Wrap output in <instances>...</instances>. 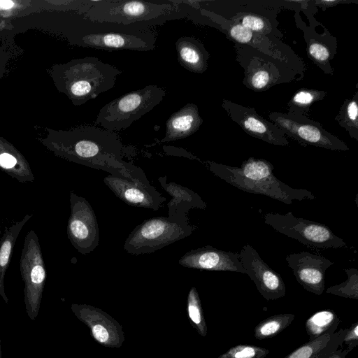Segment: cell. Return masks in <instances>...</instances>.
<instances>
[{"label":"cell","mask_w":358,"mask_h":358,"mask_svg":"<svg viewBox=\"0 0 358 358\" xmlns=\"http://www.w3.org/2000/svg\"><path fill=\"white\" fill-rule=\"evenodd\" d=\"M189 12L185 1L92 0L83 13L93 21L148 30L167 21L188 18Z\"/></svg>","instance_id":"cell-1"},{"label":"cell","mask_w":358,"mask_h":358,"mask_svg":"<svg viewBox=\"0 0 358 358\" xmlns=\"http://www.w3.org/2000/svg\"><path fill=\"white\" fill-rule=\"evenodd\" d=\"M209 170L217 177L243 191L259 194L285 204L294 200H313L315 195L309 190L294 188L278 180L273 173V164L264 159L250 157L241 166H231L207 162Z\"/></svg>","instance_id":"cell-2"},{"label":"cell","mask_w":358,"mask_h":358,"mask_svg":"<svg viewBox=\"0 0 358 358\" xmlns=\"http://www.w3.org/2000/svg\"><path fill=\"white\" fill-rule=\"evenodd\" d=\"M64 152L69 160L108 173L124 168V145L115 131L85 126L76 131Z\"/></svg>","instance_id":"cell-3"},{"label":"cell","mask_w":358,"mask_h":358,"mask_svg":"<svg viewBox=\"0 0 358 358\" xmlns=\"http://www.w3.org/2000/svg\"><path fill=\"white\" fill-rule=\"evenodd\" d=\"M78 45L105 50L151 51L157 36L151 29L91 20L84 15L76 31Z\"/></svg>","instance_id":"cell-4"},{"label":"cell","mask_w":358,"mask_h":358,"mask_svg":"<svg viewBox=\"0 0 358 358\" xmlns=\"http://www.w3.org/2000/svg\"><path fill=\"white\" fill-rule=\"evenodd\" d=\"M195 229L187 214L151 217L136 226L123 248L127 253L134 255L152 253L189 236Z\"/></svg>","instance_id":"cell-5"},{"label":"cell","mask_w":358,"mask_h":358,"mask_svg":"<svg viewBox=\"0 0 358 358\" xmlns=\"http://www.w3.org/2000/svg\"><path fill=\"white\" fill-rule=\"evenodd\" d=\"M165 96L166 90L156 85L129 92L104 105L95 122L110 131L126 129L161 103Z\"/></svg>","instance_id":"cell-6"},{"label":"cell","mask_w":358,"mask_h":358,"mask_svg":"<svg viewBox=\"0 0 358 358\" xmlns=\"http://www.w3.org/2000/svg\"><path fill=\"white\" fill-rule=\"evenodd\" d=\"M103 182L117 198L131 206L158 210L166 201V197L150 185L143 170L131 163L109 172Z\"/></svg>","instance_id":"cell-7"},{"label":"cell","mask_w":358,"mask_h":358,"mask_svg":"<svg viewBox=\"0 0 358 358\" xmlns=\"http://www.w3.org/2000/svg\"><path fill=\"white\" fill-rule=\"evenodd\" d=\"M69 92L76 104L94 99L114 87L122 71L96 57H86L72 65Z\"/></svg>","instance_id":"cell-8"},{"label":"cell","mask_w":358,"mask_h":358,"mask_svg":"<svg viewBox=\"0 0 358 358\" xmlns=\"http://www.w3.org/2000/svg\"><path fill=\"white\" fill-rule=\"evenodd\" d=\"M264 222L278 232L310 247L327 249L346 247V243L322 223L286 214L266 213Z\"/></svg>","instance_id":"cell-9"},{"label":"cell","mask_w":358,"mask_h":358,"mask_svg":"<svg viewBox=\"0 0 358 358\" xmlns=\"http://www.w3.org/2000/svg\"><path fill=\"white\" fill-rule=\"evenodd\" d=\"M20 270L24 283L26 313L31 320L38 315L46 280V269L40 242L34 230L26 235L20 259Z\"/></svg>","instance_id":"cell-10"},{"label":"cell","mask_w":358,"mask_h":358,"mask_svg":"<svg viewBox=\"0 0 358 358\" xmlns=\"http://www.w3.org/2000/svg\"><path fill=\"white\" fill-rule=\"evenodd\" d=\"M235 45L236 59L247 61L238 62L245 69L243 82L249 89L265 91L278 83L292 80L282 71L287 69L286 62L249 45Z\"/></svg>","instance_id":"cell-11"},{"label":"cell","mask_w":358,"mask_h":358,"mask_svg":"<svg viewBox=\"0 0 358 358\" xmlns=\"http://www.w3.org/2000/svg\"><path fill=\"white\" fill-rule=\"evenodd\" d=\"M268 119L287 135L299 143L331 150L347 151L348 146L335 135L327 131L317 122L306 115L282 112H271Z\"/></svg>","instance_id":"cell-12"},{"label":"cell","mask_w":358,"mask_h":358,"mask_svg":"<svg viewBox=\"0 0 358 358\" xmlns=\"http://www.w3.org/2000/svg\"><path fill=\"white\" fill-rule=\"evenodd\" d=\"M70 209L68 238L78 252L88 255L99 244V229L95 213L85 198L73 191L70 192Z\"/></svg>","instance_id":"cell-13"},{"label":"cell","mask_w":358,"mask_h":358,"mask_svg":"<svg viewBox=\"0 0 358 358\" xmlns=\"http://www.w3.org/2000/svg\"><path fill=\"white\" fill-rule=\"evenodd\" d=\"M222 106L228 116L248 135L268 143L286 146L289 141L283 131L271 122L261 117L253 108L222 99Z\"/></svg>","instance_id":"cell-14"},{"label":"cell","mask_w":358,"mask_h":358,"mask_svg":"<svg viewBox=\"0 0 358 358\" xmlns=\"http://www.w3.org/2000/svg\"><path fill=\"white\" fill-rule=\"evenodd\" d=\"M239 255L245 274L265 299L275 300L285 295L286 287L281 275L266 264L250 244L243 246Z\"/></svg>","instance_id":"cell-15"},{"label":"cell","mask_w":358,"mask_h":358,"mask_svg":"<svg viewBox=\"0 0 358 358\" xmlns=\"http://www.w3.org/2000/svg\"><path fill=\"white\" fill-rule=\"evenodd\" d=\"M285 260L297 282L316 295L324 291L325 273L334 262L321 255L303 251L288 255Z\"/></svg>","instance_id":"cell-16"},{"label":"cell","mask_w":358,"mask_h":358,"mask_svg":"<svg viewBox=\"0 0 358 358\" xmlns=\"http://www.w3.org/2000/svg\"><path fill=\"white\" fill-rule=\"evenodd\" d=\"M74 315L91 330L92 336L99 343L119 348L124 340L121 325L109 315L94 306L73 303Z\"/></svg>","instance_id":"cell-17"},{"label":"cell","mask_w":358,"mask_h":358,"mask_svg":"<svg viewBox=\"0 0 358 358\" xmlns=\"http://www.w3.org/2000/svg\"><path fill=\"white\" fill-rule=\"evenodd\" d=\"M178 263L189 268L245 273L239 253L227 252L210 245L190 250L180 258Z\"/></svg>","instance_id":"cell-18"},{"label":"cell","mask_w":358,"mask_h":358,"mask_svg":"<svg viewBox=\"0 0 358 358\" xmlns=\"http://www.w3.org/2000/svg\"><path fill=\"white\" fill-rule=\"evenodd\" d=\"M304 27L301 29L303 31L304 40L307 43L306 52L309 59L320 69L327 74L332 75L334 69L330 62L336 54V38L332 36L326 29L323 34H317L314 29Z\"/></svg>","instance_id":"cell-19"},{"label":"cell","mask_w":358,"mask_h":358,"mask_svg":"<svg viewBox=\"0 0 358 358\" xmlns=\"http://www.w3.org/2000/svg\"><path fill=\"white\" fill-rule=\"evenodd\" d=\"M202 123L198 106L194 103H187L166 120L165 135L161 142L185 138L197 131Z\"/></svg>","instance_id":"cell-20"},{"label":"cell","mask_w":358,"mask_h":358,"mask_svg":"<svg viewBox=\"0 0 358 358\" xmlns=\"http://www.w3.org/2000/svg\"><path fill=\"white\" fill-rule=\"evenodd\" d=\"M227 33L230 40L235 42V44L249 45L289 64V57L283 54V46L280 45V42L273 43L272 39L268 36L255 34L234 21H231L227 29Z\"/></svg>","instance_id":"cell-21"},{"label":"cell","mask_w":358,"mask_h":358,"mask_svg":"<svg viewBox=\"0 0 358 358\" xmlns=\"http://www.w3.org/2000/svg\"><path fill=\"white\" fill-rule=\"evenodd\" d=\"M177 59L187 71L203 73L208 69L210 55L203 44L192 36L180 37L176 42Z\"/></svg>","instance_id":"cell-22"},{"label":"cell","mask_w":358,"mask_h":358,"mask_svg":"<svg viewBox=\"0 0 358 358\" xmlns=\"http://www.w3.org/2000/svg\"><path fill=\"white\" fill-rule=\"evenodd\" d=\"M158 180L162 187L172 197L167 203L169 215L187 214L191 209L204 210L207 208L201 197L188 187L173 182H168L166 176H160Z\"/></svg>","instance_id":"cell-23"},{"label":"cell","mask_w":358,"mask_h":358,"mask_svg":"<svg viewBox=\"0 0 358 358\" xmlns=\"http://www.w3.org/2000/svg\"><path fill=\"white\" fill-rule=\"evenodd\" d=\"M346 329H339L303 343L284 358H324L342 348Z\"/></svg>","instance_id":"cell-24"},{"label":"cell","mask_w":358,"mask_h":358,"mask_svg":"<svg viewBox=\"0 0 358 358\" xmlns=\"http://www.w3.org/2000/svg\"><path fill=\"white\" fill-rule=\"evenodd\" d=\"M32 216L31 214L25 215L21 220L10 227H6L3 234L0 227V296L6 303H8L4 285L6 273L10 263L17 238L24 224Z\"/></svg>","instance_id":"cell-25"},{"label":"cell","mask_w":358,"mask_h":358,"mask_svg":"<svg viewBox=\"0 0 358 358\" xmlns=\"http://www.w3.org/2000/svg\"><path fill=\"white\" fill-rule=\"evenodd\" d=\"M339 323V317L332 310H322L315 313L305 324L309 341L335 333Z\"/></svg>","instance_id":"cell-26"},{"label":"cell","mask_w":358,"mask_h":358,"mask_svg":"<svg viewBox=\"0 0 358 358\" xmlns=\"http://www.w3.org/2000/svg\"><path fill=\"white\" fill-rule=\"evenodd\" d=\"M294 317L292 313H280L262 320L255 327V338L262 341L278 335L291 324Z\"/></svg>","instance_id":"cell-27"},{"label":"cell","mask_w":358,"mask_h":358,"mask_svg":"<svg viewBox=\"0 0 358 358\" xmlns=\"http://www.w3.org/2000/svg\"><path fill=\"white\" fill-rule=\"evenodd\" d=\"M358 90L353 97L347 99L335 117L339 125L345 129L350 136L358 141Z\"/></svg>","instance_id":"cell-28"},{"label":"cell","mask_w":358,"mask_h":358,"mask_svg":"<svg viewBox=\"0 0 358 358\" xmlns=\"http://www.w3.org/2000/svg\"><path fill=\"white\" fill-rule=\"evenodd\" d=\"M327 96V92L315 89L301 88L287 103L288 112L306 115L310 106Z\"/></svg>","instance_id":"cell-29"},{"label":"cell","mask_w":358,"mask_h":358,"mask_svg":"<svg viewBox=\"0 0 358 358\" xmlns=\"http://www.w3.org/2000/svg\"><path fill=\"white\" fill-rule=\"evenodd\" d=\"M231 21L240 23L255 34L267 36L274 35V27L267 17L258 13H241L232 17Z\"/></svg>","instance_id":"cell-30"},{"label":"cell","mask_w":358,"mask_h":358,"mask_svg":"<svg viewBox=\"0 0 358 358\" xmlns=\"http://www.w3.org/2000/svg\"><path fill=\"white\" fill-rule=\"evenodd\" d=\"M187 310L189 319L201 336L207 334V325L205 321L201 300L196 289L192 287L187 296Z\"/></svg>","instance_id":"cell-31"},{"label":"cell","mask_w":358,"mask_h":358,"mask_svg":"<svg viewBox=\"0 0 358 358\" xmlns=\"http://www.w3.org/2000/svg\"><path fill=\"white\" fill-rule=\"evenodd\" d=\"M347 280L342 283L329 287L327 289V294L338 296L358 299V270L357 268L344 269Z\"/></svg>","instance_id":"cell-32"},{"label":"cell","mask_w":358,"mask_h":358,"mask_svg":"<svg viewBox=\"0 0 358 358\" xmlns=\"http://www.w3.org/2000/svg\"><path fill=\"white\" fill-rule=\"evenodd\" d=\"M269 352L262 347L241 344L231 347L218 358H264Z\"/></svg>","instance_id":"cell-33"},{"label":"cell","mask_w":358,"mask_h":358,"mask_svg":"<svg viewBox=\"0 0 358 358\" xmlns=\"http://www.w3.org/2000/svg\"><path fill=\"white\" fill-rule=\"evenodd\" d=\"M343 343L348 346L347 349L352 350L358 345V322L352 323L348 329L343 338Z\"/></svg>","instance_id":"cell-34"},{"label":"cell","mask_w":358,"mask_h":358,"mask_svg":"<svg viewBox=\"0 0 358 358\" xmlns=\"http://www.w3.org/2000/svg\"><path fill=\"white\" fill-rule=\"evenodd\" d=\"M310 2H312L314 4V6L322 8L323 10H324L327 8L336 6L338 4L348 3H352V2L357 3V1H347V0H334V1L316 0V1H310Z\"/></svg>","instance_id":"cell-35"},{"label":"cell","mask_w":358,"mask_h":358,"mask_svg":"<svg viewBox=\"0 0 358 358\" xmlns=\"http://www.w3.org/2000/svg\"><path fill=\"white\" fill-rule=\"evenodd\" d=\"M351 351L348 349L343 350L342 348L341 349H338L336 351L334 352L331 355H328L324 358H346L347 355Z\"/></svg>","instance_id":"cell-36"},{"label":"cell","mask_w":358,"mask_h":358,"mask_svg":"<svg viewBox=\"0 0 358 358\" xmlns=\"http://www.w3.org/2000/svg\"><path fill=\"white\" fill-rule=\"evenodd\" d=\"M14 5L13 1L9 0H0V8L9 9Z\"/></svg>","instance_id":"cell-37"},{"label":"cell","mask_w":358,"mask_h":358,"mask_svg":"<svg viewBox=\"0 0 358 358\" xmlns=\"http://www.w3.org/2000/svg\"><path fill=\"white\" fill-rule=\"evenodd\" d=\"M1 338H0V358H2V354H1Z\"/></svg>","instance_id":"cell-38"}]
</instances>
